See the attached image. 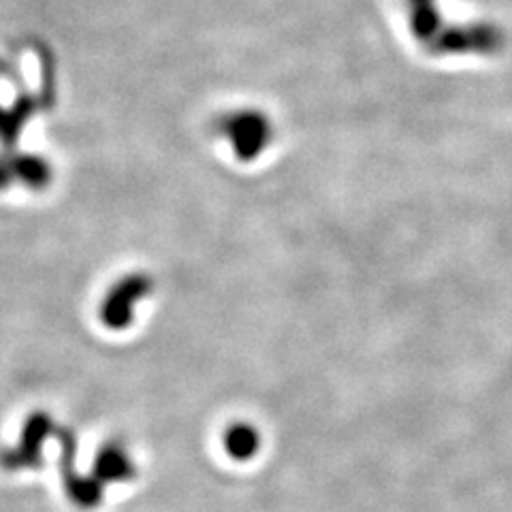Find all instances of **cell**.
Masks as SVG:
<instances>
[{"label":"cell","mask_w":512,"mask_h":512,"mask_svg":"<svg viewBox=\"0 0 512 512\" xmlns=\"http://www.w3.org/2000/svg\"><path fill=\"white\" fill-rule=\"evenodd\" d=\"M246 438H250V431L248 429H239V431H235V436L229 440L231 442V448L233 451L237 453V455H248L252 448H254V444H252V440L248 442Z\"/></svg>","instance_id":"obj_3"},{"label":"cell","mask_w":512,"mask_h":512,"mask_svg":"<svg viewBox=\"0 0 512 512\" xmlns=\"http://www.w3.org/2000/svg\"><path fill=\"white\" fill-rule=\"evenodd\" d=\"M502 43V35L491 26H463L440 30L436 37V50L446 54H466V52H493Z\"/></svg>","instance_id":"obj_1"},{"label":"cell","mask_w":512,"mask_h":512,"mask_svg":"<svg viewBox=\"0 0 512 512\" xmlns=\"http://www.w3.org/2000/svg\"><path fill=\"white\" fill-rule=\"evenodd\" d=\"M410 28L416 39L431 41L440 35V11L436 0H406Z\"/></svg>","instance_id":"obj_2"}]
</instances>
